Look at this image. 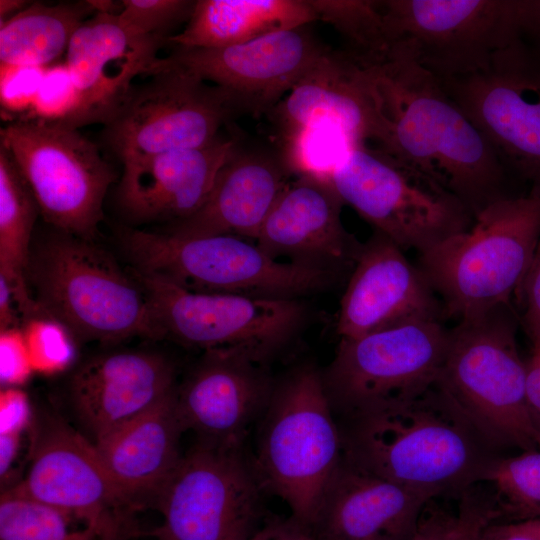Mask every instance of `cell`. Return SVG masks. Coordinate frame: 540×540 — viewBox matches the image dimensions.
<instances>
[{"label": "cell", "mask_w": 540, "mask_h": 540, "mask_svg": "<svg viewBox=\"0 0 540 540\" xmlns=\"http://www.w3.org/2000/svg\"><path fill=\"white\" fill-rule=\"evenodd\" d=\"M431 501L426 505L417 531L411 540H453L457 513L450 514L438 508L431 509Z\"/></svg>", "instance_id": "42"}, {"label": "cell", "mask_w": 540, "mask_h": 540, "mask_svg": "<svg viewBox=\"0 0 540 540\" xmlns=\"http://www.w3.org/2000/svg\"><path fill=\"white\" fill-rule=\"evenodd\" d=\"M94 13L89 1L27 5L1 21V66L40 68L50 64L66 53L74 33Z\"/></svg>", "instance_id": "30"}, {"label": "cell", "mask_w": 540, "mask_h": 540, "mask_svg": "<svg viewBox=\"0 0 540 540\" xmlns=\"http://www.w3.org/2000/svg\"><path fill=\"white\" fill-rule=\"evenodd\" d=\"M176 389L141 415L94 442L114 482L139 510L156 500L178 466L184 432Z\"/></svg>", "instance_id": "27"}, {"label": "cell", "mask_w": 540, "mask_h": 540, "mask_svg": "<svg viewBox=\"0 0 540 540\" xmlns=\"http://www.w3.org/2000/svg\"><path fill=\"white\" fill-rule=\"evenodd\" d=\"M27 279L44 315L78 338H163L143 285L93 241L57 231L31 250Z\"/></svg>", "instance_id": "3"}, {"label": "cell", "mask_w": 540, "mask_h": 540, "mask_svg": "<svg viewBox=\"0 0 540 540\" xmlns=\"http://www.w3.org/2000/svg\"><path fill=\"white\" fill-rule=\"evenodd\" d=\"M21 321L13 289L9 282L0 275V331L19 328Z\"/></svg>", "instance_id": "45"}, {"label": "cell", "mask_w": 540, "mask_h": 540, "mask_svg": "<svg viewBox=\"0 0 540 540\" xmlns=\"http://www.w3.org/2000/svg\"><path fill=\"white\" fill-rule=\"evenodd\" d=\"M343 457L342 438L323 374L305 364L275 384L259 421L251 466L263 492L279 497L290 518L311 530Z\"/></svg>", "instance_id": "4"}, {"label": "cell", "mask_w": 540, "mask_h": 540, "mask_svg": "<svg viewBox=\"0 0 540 540\" xmlns=\"http://www.w3.org/2000/svg\"><path fill=\"white\" fill-rule=\"evenodd\" d=\"M520 527L535 540H540V519L517 522Z\"/></svg>", "instance_id": "49"}, {"label": "cell", "mask_w": 540, "mask_h": 540, "mask_svg": "<svg viewBox=\"0 0 540 540\" xmlns=\"http://www.w3.org/2000/svg\"><path fill=\"white\" fill-rule=\"evenodd\" d=\"M193 0H123L118 19L128 28L148 36L170 38L173 29L187 23Z\"/></svg>", "instance_id": "35"}, {"label": "cell", "mask_w": 540, "mask_h": 540, "mask_svg": "<svg viewBox=\"0 0 540 540\" xmlns=\"http://www.w3.org/2000/svg\"><path fill=\"white\" fill-rule=\"evenodd\" d=\"M540 238V197L507 196L472 225L419 254L418 267L458 321L510 306Z\"/></svg>", "instance_id": "5"}, {"label": "cell", "mask_w": 540, "mask_h": 540, "mask_svg": "<svg viewBox=\"0 0 540 540\" xmlns=\"http://www.w3.org/2000/svg\"><path fill=\"white\" fill-rule=\"evenodd\" d=\"M0 540H99L65 512L14 488L0 498Z\"/></svg>", "instance_id": "31"}, {"label": "cell", "mask_w": 540, "mask_h": 540, "mask_svg": "<svg viewBox=\"0 0 540 540\" xmlns=\"http://www.w3.org/2000/svg\"><path fill=\"white\" fill-rule=\"evenodd\" d=\"M431 500L342 457L311 531L317 540H411Z\"/></svg>", "instance_id": "25"}, {"label": "cell", "mask_w": 540, "mask_h": 540, "mask_svg": "<svg viewBox=\"0 0 540 540\" xmlns=\"http://www.w3.org/2000/svg\"><path fill=\"white\" fill-rule=\"evenodd\" d=\"M0 379L4 385L24 382L33 370L24 332L19 328L0 331Z\"/></svg>", "instance_id": "38"}, {"label": "cell", "mask_w": 540, "mask_h": 540, "mask_svg": "<svg viewBox=\"0 0 540 540\" xmlns=\"http://www.w3.org/2000/svg\"><path fill=\"white\" fill-rule=\"evenodd\" d=\"M456 532L453 540H481L484 530L499 513L493 497L479 493L474 487L459 495Z\"/></svg>", "instance_id": "37"}, {"label": "cell", "mask_w": 540, "mask_h": 540, "mask_svg": "<svg viewBox=\"0 0 540 540\" xmlns=\"http://www.w3.org/2000/svg\"><path fill=\"white\" fill-rule=\"evenodd\" d=\"M23 332L33 370L55 373L72 362L73 335L59 322L49 317L34 318L25 323Z\"/></svg>", "instance_id": "36"}, {"label": "cell", "mask_w": 540, "mask_h": 540, "mask_svg": "<svg viewBox=\"0 0 540 540\" xmlns=\"http://www.w3.org/2000/svg\"><path fill=\"white\" fill-rule=\"evenodd\" d=\"M45 221L57 231L93 241L117 175L99 148L61 120L29 117L1 128Z\"/></svg>", "instance_id": "9"}, {"label": "cell", "mask_w": 540, "mask_h": 540, "mask_svg": "<svg viewBox=\"0 0 540 540\" xmlns=\"http://www.w3.org/2000/svg\"><path fill=\"white\" fill-rule=\"evenodd\" d=\"M355 146L340 131L326 126L304 128L278 140V147L291 173L329 182L342 156Z\"/></svg>", "instance_id": "34"}, {"label": "cell", "mask_w": 540, "mask_h": 540, "mask_svg": "<svg viewBox=\"0 0 540 540\" xmlns=\"http://www.w3.org/2000/svg\"><path fill=\"white\" fill-rule=\"evenodd\" d=\"M329 182L344 204L403 251L420 254L467 230L475 218L440 183L368 145L352 146Z\"/></svg>", "instance_id": "8"}, {"label": "cell", "mask_w": 540, "mask_h": 540, "mask_svg": "<svg viewBox=\"0 0 540 540\" xmlns=\"http://www.w3.org/2000/svg\"><path fill=\"white\" fill-rule=\"evenodd\" d=\"M21 434H0V473L3 480L17 455Z\"/></svg>", "instance_id": "47"}, {"label": "cell", "mask_w": 540, "mask_h": 540, "mask_svg": "<svg viewBox=\"0 0 540 540\" xmlns=\"http://www.w3.org/2000/svg\"><path fill=\"white\" fill-rule=\"evenodd\" d=\"M443 305L418 265L375 232L363 243L340 301L336 329L352 339L399 324L444 317Z\"/></svg>", "instance_id": "20"}, {"label": "cell", "mask_w": 540, "mask_h": 540, "mask_svg": "<svg viewBox=\"0 0 540 540\" xmlns=\"http://www.w3.org/2000/svg\"><path fill=\"white\" fill-rule=\"evenodd\" d=\"M176 387L174 366L162 354L121 351L97 355L79 365L69 382V396L94 443Z\"/></svg>", "instance_id": "23"}, {"label": "cell", "mask_w": 540, "mask_h": 540, "mask_svg": "<svg viewBox=\"0 0 540 540\" xmlns=\"http://www.w3.org/2000/svg\"><path fill=\"white\" fill-rule=\"evenodd\" d=\"M317 20L308 0H197L189 21L169 45L222 48Z\"/></svg>", "instance_id": "28"}, {"label": "cell", "mask_w": 540, "mask_h": 540, "mask_svg": "<svg viewBox=\"0 0 540 540\" xmlns=\"http://www.w3.org/2000/svg\"><path fill=\"white\" fill-rule=\"evenodd\" d=\"M263 492L243 449L198 442L160 492L156 540H243L261 517Z\"/></svg>", "instance_id": "13"}, {"label": "cell", "mask_w": 540, "mask_h": 540, "mask_svg": "<svg viewBox=\"0 0 540 540\" xmlns=\"http://www.w3.org/2000/svg\"><path fill=\"white\" fill-rule=\"evenodd\" d=\"M118 14L96 12L74 33L65 67L76 103L64 123L80 128L108 123L133 88L160 59L168 38L140 34L121 23Z\"/></svg>", "instance_id": "18"}, {"label": "cell", "mask_w": 540, "mask_h": 540, "mask_svg": "<svg viewBox=\"0 0 540 540\" xmlns=\"http://www.w3.org/2000/svg\"><path fill=\"white\" fill-rule=\"evenodd\" d=\"M27 6V1L23 0H1L0 1V16L1 20L8 15H15ZM10 16V17H11Z\"/></svg>", "instance_id": "48"}, {"label": "cell", "mask_w": 540, "mask_h": 540, "mask_svg": "<svg viewBox=\"0 0 540 540\" xmlns=\"http://www.w3.org/2000/svg\"><path fill=\"white\" fill-rule=\"evenodd\" d=\"M236 137L220 134L211 143L122 163L118 202L138 223L184 220L199 210Z\"/></svg>", "instance_id": "26"}, {"label": "cell", "mask_w": 540, "mask_h": 540, "mask_svg": "<svg viewBox=\"0 0 540 540\" xmlns=\"http://www.w3.org/2000/svg\"><path fill=\"white\" fill-rule=\"evenodd\" d=\"M30 406L24 392L15 388L1 391L0 434H21L30 421Z\"/></svg>", "instance_id": "40"}, {"label": "cell", "mask_w": 540, "mask_h": 540, "mask_svg": "<svg viewBox=\"0 0 540 540\" xmlns=\"http://www.w3.org/2000/svg\"><path fill=\"white\" fill-rule=\"evenodd\" d=\"M12 488L65 512L99 540H129L140 533V510L118 488L95 444L58 417L40 422L28 471Z\"/></svg>", "instance_id": "15"}, {"label": "cell", "mask_w": 540, "mask_h": 540, "mask_svg": "<svg viewBox=\"0 0 540 540\" xmlns=\"http://www.w3.org/2000/svg\"><path fill=\"white\" fill-rule=\"evenodd\" d=\"M389 51L440 80L484 70L515 38V0H379Z\"/></svg>", "instance_id": "11"}, {"label": "cell", "mask_w": 540, "mask_h": 540, "mask_svg": "<svg viewBox=\"0 0 540 540\" xmlns=\"http://www.w3.org/2000/svg\"><path fill=\"white\" fill-rule=\"evenodd\" d=\"M339 427L345 459L433 499L485 482L501 457L438 380L344 415Z\"/></svg>", "instance_id": "2"}, {"label": "cell", "mask_w": 540, "mask_h": 540, "mask_svg": "<svg viewBox=\"0 0 540 540\" xmlns=\"http://www.w3.org/2000/svg\"><path fill=\"white\" fill-rule=\"evenodd\" d=\"M485 482L494 487L500 517L506 515L512 522L540 519V451L501 456Z\"/></svg>", "instance_id": "33"}, {"label": "cell", "mask_w": 540, "mask_h": 540, "mask_svg": "<svg viewBox=\"0 0 540 540\" xmlns=\"http://www.w3.org/2000/svg\"><path fill=\"white\" fill-rule=\"evenodd\" d=\"M317 20L333 26L347 41V52L375 61L389 51L379 0H308Z\"/></svg>", "instance_id": "32"}, {"label": "cell", "mask_w": 540, "mask_h": 540, "mask_svg": "<svg viewBox=\"0 0 540 540\" xmlns=\"http://www.w3.org/2000/svg\"><path fill=\"white\" fill-rule=\"evenodd\" d=\"M120 241L134 271L195 292L299 299L339 278L273 259L256 244L231 235L124 229Z\"/></svg>", "instance_id": "6"}, {"label": "cell", "mask_w": 540, "mask_h": 540, "mask_svg": "<svg viewBox=\"0 0 540 540\" xmlns=\"http://www.w3.org/2000/svg\"><path fill=\"white\" fill-rule=\"evenodd\" d=\"M518 294L523 306L522 324L531 341L540 339V238Z\"/></svg>", "instance_id": "39"}, {"label": "cell", "mask_w": 540, "mask_h": 540, "mask_svg": "<svg viewBox=\"0 0 540 540\" xmlns=\"http://www.w3.org/2000/svg\"><path fill=\"white\" fill-rule=\"evenodd\" d=\"M526 398L540 447V339L532 340L531 354L526 362Z\"/></svg>", "instance_id": "44"}, {"label": "cell", "mask_w": 540, "mask_h": 540, "mask_svg": "<svg viewBox=\"0 0 540 540\" xmlns=\"http://www.w3.org/2000/svg\"><path fill=\"white\" fill-rule=\"evenodd\" d=\"M243 540H317V538L310 529L289 517L260 524Z\"/></svg>", "instance_id": "43"}, {"label": "cell", "mask_w": 540, "mask_h": 540, "mask_svg": "<svg viewBox=\"0 0 540 540\" xmlns=\"http://www.w3.org/2000/svg\"><path fill=\"white\" fill-rule=\"evenodd\" d=\"M265 364L234 351H206L176 389V406L184 432L193 431L199 442L243 449L276 384Z\"/></svg>", "instance_id": "19"}, {"label": "cell", "mask_w": 540, "mask_h": 540, "mask_svg": "<svg viewBox=\"0 0 540 540\" xmlns=\"http://www.w3.org/2000/svg\"><path fill=\"white\" fill-rule=\"evenodd\" d=\"M438 382L497 449L538 446L510 306L449 329Z\"/></svg>", "instance_id": "7"}, {"label": "cell", "mask_w": 540, "mask_h": 540, "mask_svg": "<svg viewBox=\"0 0 540 540\" xmlns=\"http://www.w3.org/2000/svg\"><path fill=\"white\" fill-rule=\"evenodd\" d=\"M441 82L507 173L540 197V58L515 39L484 70Z\"/></svg>", "instance_id": "16"}, {"label": "cell", "mask_w": 540, "mask_h": 540, "mask_svg": "<svg viewBox=\"0 0 540 540\" xmlns=\"http://www.w3.org/2000/svg\"><path fill=\"white\" fill-rule=\"evenodd\" d=\"M343 205L330 182L296 177L264 221L256 245L273 259L349 276L363 243L343 226Z\"/></svg>", "instance_id": "21"}, {"label": "cell", "mask_w": 540, "mask_h": 540, "mask_svg": "<svg viewBox=\"0 0 540 540\" xmlns=\"http://www.w3.org/2000/svg\"><path fill=\"white\" fill-rule=\"evenodd\" d=\"M278 139L326 126L354 145L375 142L378 111L366 66L347 51L329 49L268 113Z\"/></svg>", "instance_id": "22"}, {"label": "cell", "mask_w": 540, "mask_h": 540, "mask_svg": "<svg viewBox=\"0 0 540 540\" xmlns=\"http://www.w3.org/2000/svg\"><path fill=\"white\" fill-rule=\"evenodd\" d=\"M147 76L104 125L103 139L122 163L205 146L248 114L233 94L163 57Z\"/></svg>", "instance_id": "10"}, {"label": "cell", "mask_w": 540, "mask_h": 540, "mask_svg": "<svg viewBox=\"0 0 540 540\" xmlns=\"http://www.w3.org/2000/svg\"><path fill=\"white\" fill-rule=\"evenodd\" d=\"M369 70L377 103L376 147L455 194L474 214L509 196L493 147L440 79L390 50Z\"/></svg>", "instance_id": "1"}, {"label": "cell", "mask_w": 540, "mask_h": 540, "mask_svg": "<svg viewBox=\"0 0 540 540\" xmlns=\"http://www.w3.org/2000/svg\"><path fill=\"white\" fill-rule=\"evenodd\" d=\"M132 273L150 297L163 337L205 352L234 351L266 363L306 318L300 299L195 292Z\"/></svg>", "instance_id": "12"}, {"label": "cell", "mask_w": 540, "mask_h": 540, "mask_svg": "<svg viewBox=\"0 0 540 540\" xmlns=\"http://www.w3.org/2000/svg\"><path fill=\"white\" fill-rule=\"evenodd\" d=\"M449 337L442 320H415L340 339L322 373L335 414L342 416L414 396L439 377Z\"/></svg>", "instance_id": "14"}, {"label": "cell", "mask_w": 540, "mask_h": 540, "mask_svg": "<svg viewBox=\"0 0 540 540\" xmlns=\"http://www.w3.org/2000/svg\"><path fill=\"white\" fill-rule=\"evenodd\" d=\"M516 40L540 58V0H515Z\"/></svg>", "instance_id": "41"}, {"label": "cell", "mask_w": 540, "mask_h": 540, "mask_svg": "<svg viewBox=\"0 0 540 540\" xmlns=\"http://www.w3.org/2000/svg\"><path fill=\"white\" fill-rule=\"evenodd\" d=\"M481 540H535L517 522L494 525L491 523L483 532Z\"/></svg>", "instance_id": "46"}, {"label": "cell", "mask_w": 540, "mask_h": 540, "mask_svg": "<svg viewBox=\"0 0 540 540\" xmlns=\"http://www.w3.org/2000/svg\"><path fill=\"white\" fill-rule=\"evenodd\" d=\"M36 199L6 146L0 142V275L13 289L22 321L44 317L27 279Z\"/></svg>", "instance_id": "29"}, {"label": "cell", "mask_w": 540, "mask_h": 540, "mask_svg": "<svg viewBox=\"0 0 540 540\" xmlns=\"http://www.w3.org/2000/svg\"><path fill=\"white\" fill-rule=\"evenodd\" d=\"M292 176L278 146H246L236 138L202 207L163 231L179 236L231 235L256 240Z\"/></svg>", "instance_id": "24"}, {"label": "cell", "mask_w": 540, "mask_h": 540, "mask_svg": "<svg viewBox=\"0 0 540 540\" xmlns=\"http://www.w3.org/2000/svg\"><path fill=\"white\" fill-rule=\"evenodd\" d=\"M330 48L301 26L222 48L173 46L167 62L233 94L250 115L268 113Z\"/></svg>", "instance_id": "17"}]
</instances>
